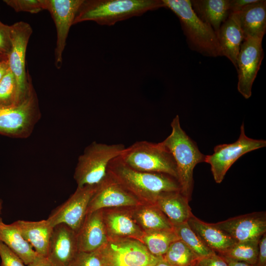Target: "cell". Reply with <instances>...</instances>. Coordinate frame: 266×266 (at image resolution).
<instances>
[{"instance_id":"6da1fadb","label":"cell","mask_w":266,"mask_h":266,"mask_svg":"<svg viewBox=\"0 0 266 266\" xmlns=\"http://www.w3.org/2000/svg\"><path fill=\"white\" fill-rule=\"evenodd\" d=\"M107 173L143 203L154 204L166 194L181 192L175 178L164 173L134 170L124 164L118 157L110 161Z\"/></svg>"},{"instance_id":"7a4b0ae2","label":"cell","mask_w":266,"mask_h":266,"mask_svg":"<svg viewBox=\"0 0 266 266\" xmlns=\"http://www.w3.org/2000/svg\"><path fill=\"white\" fill-rule=\"evenodd\" d=\"M163 7V0H83L73 25L92 21L100 25L110 26Z\"/></svg>"},{"instance_id":"3957f363","label":"cell","mask_w":266,"mask_h":266,"mask_svg":"<svg viewBox=\"0 0 266 266\" xmlns=\"http://www.w3.org/2000/svg\"><path fill=\"white\" fill-rule=\"evenodd\" d=\"M170 126L171 133L162 143L170 152L175 163L181 193L190 200L194 187V169L199 163L204 162L206 155L200 151L196 143L182 129L178 115Z\"/></svg>"},{"instance_id":"277c9868","label":"cell","mask_w":266,"mask_h":266,"mask_svg":"<svg viewBox=\"0 0 266 266\" xmlns=\"http://www.w3.org/2000/svg\"><path fill=\"white\" fill-rule=\"evenodd\" d=\"M164 7L178 17L187 43L192 50L210 57L223 56L217 33L200 20L193 10L190 0H163Z\"/></svg>"},{"instance_id":"5b68a950","label":"cell","mask_w":266,"mask_h":266,"mask_svg":"<svg viewBox=\"0 0 266 266\" xmlns=\"http://www.w3.org/2000/svg\"><path fill=\"white\" fill-rule=\"evenodd\" d=\"M118 157L126 166L134 170L164 173L177 180L174 160L162 142L136 141L125 148Z\"/></svg>"},{"instance_id":"8992f818","label":"cell","mask_w":266,"mask_h":266,"mask_svg":"<svg viewBox=\"0 0 266 266\" xmlns=\"http://www.w3.org/2000/svg\"><path fill=\"white\" fill-rule=\"evenodd\" d=\"M123 144H107L94 141L78 159L73 177L77 187L97 185L106 176L110 161L125 148Z\"/></svg>"},{"instance_id":"52a82bcc","label":"cell","mask_w":266,"mask_h":266,"mask_svg":"<svg viewBox=\"0 0 266 266\" xmlns=\"http://www.w3.org/2000/svg\"><path fill=\"white\" fill-rule=\"evenodd\" d=\"M11 49L8 56L9 68L16 82V104H20L32 90L30 76L26 70L27 47L33 29L29 24L23 21L10 26Z\"/></svg>"},{"instance_id":"ba28073f","label":"cell","mask_w":266,"mask_h":266,"mask_svg":"<svg viewBox=\"0 0 266 266\" xmlns=\"http://www.w3.org/2000/svg\"><path fill=\"white\" fill-rule=\"evenodd\" d=\"M100 251L106 266H155L159 259L138 239H109Z\"/></svg>"},{"instance_id":"9c48e42d","label":"cell","mask_w":266,"mask_h":266,"mask_svg":"<svg viewBox=\"0 0 266 266\" xmlns=\"http://www.w3.org/2000/svg\"><path fill=\"white\" fill-rule=\"evenodd\" d=\"M266 146V141L248 137L244 123L240 127L238 138L234 142L216 145L212 155H206L204 162L211 166L215 181L220 183L230 167L240 157L247 153Z\"/></svg>"},{"instance_id":"30bf717a","label":"cell","mask_w":266,"mask_h":266,"mask_svg":"<svg viewBox=\"0 0 266 266\" xmlns=\"http://www.w3.org/2000/svg\"><path fill=\"white\" fill-rule=\"evenodd\" d=\"M39 114L33 88L20 104L0 108V134L13 137L30 135Z\"/></svg>"},{"instance_id":"8fae6325","label":"cell","mask_w":266,"mask_h":266,"mask_svg":"<svg viewBox=\"0 0 266 266\" xmlns=\"http://www.w3.org/2000/svg\"><path fill=\"white\" fill-rule=\"evenodd\" d=\"M97 185L77 187L66 201L52 211L47 220L53 227L59 224H65L77 233L86 217Z\"/></svg>"},{"instance_id":"7c38bea8","label":"cell","mask_w":266,"mask_h":266,"mask_svg":"<svg viewBox=\"0 0 266 266\" xmlns=\"http://www.w3.org/2000/svg\"><path fill=\"white\" fill-rule=\"evenodd\" d=\"M262 40L248 38L242 42L237 56V90L246 99L252 95V88L264 58Z\"/></svg>"},{"instance_id":"4fadbf2b","label":"cell","mask_w":266,"mask_h":266,"mask_svg":"<svg viewBox=\"0 0 266 266\" xmlns=\"http://www.w3.org/2000/svg\"><path fill=\"white\" fill-rule=\"evenodd\" d=\"M43 10L49 12L54 22L57 33L55 49V65L60 68L62 54L71 26L83 0H41Z\"/></svg>"},{"instance_id":"5bb4252c","label":"cell","mask_w":266,"mask_h":266,"mask_svg":"<svg viewBox=\"0 0 266 266\" xmlns=\"http://www.w3.org/2000/svg\"><path fill=\"white\" fill-rule=\"evenodd\" d=\"M142 203L108 173L96 186L87 214L106 208L132 207Z\"/></svg>"},{"instance_id":"9a60e30c","label":"cell","mask_w":266,"mask_h":266,"mask_svg":"<svg viewBox=\"0 0 266 266\" xmlns=\"http://www.w3.org/2000/svg\"><path fill=\"white\" fill-rule=\"evenodd\" d=\"M212 225L226 233L235 242L259 240L266 233V215L265 212H253Z\"/></svg>"},{"instance_id":"2e32d148","label":"cell","mask_w":266,"mask_h":266,"mask_svg":"<svg viewBox=\"0 0 266 266\" xmlns=\"http://www.w3.org/2000/svg\"><path fill=\"white\" fill-rule=\"evenodd\" d=\"M77 233L65 224L53 227L47 258L54 266H70L79 253Z\"/></svg>"},{"instance_id":"e0dca14e","label":"cell","mask_w":266,"mask_h":266,"mask_svg":"<svg viewBox=\"0 0 266 266\" xmlns=\"http://www.w3.org/2000/svg\"><path fill=\"white\" fill-rule=\"evenodd\" d=\"M102 216L108 239L131 238L139 240L144 233L133 219L130 207L103 209Z\"/></svg>"},{"instance_id":"ac0fdd59","label":"cell","mask_w":266,"mask_h":266,"mask_svg":"<svg viewBox=\"0 0 266 266\" xmlns=\"http://www.w3.org/2000/svg\"><path fill=\"white\" fill-rule=\"evenodd\" d=\"M77 233L79 252H92L100 249L108 241L104 225L102 209L86 214Z\"/></svg>"},{"instance_id":"d6986e66","label":"cell","mask_w":266,"mask_h":266,"mask_svg":"<svg viewBox=\"0 0 266 266\" xmlns=\"http://www.w3.org/2000/svg\"><path fill=\"white\" fill-rule=\"evenodd\" d=\"M216 33L223 56L236 68L237 56L244 40L237 12H230Z\"/></svg>"},{"instance_id":"ffe728a7","label":"cell","mask_w":266,"mask_h":266,"mask_svg":"<svg viewBox=\"0 0 266 266\" xmlns=\"http://www.w3.org/2000/svg\"><path fill=\"white\" fill-rule=\"evenodd\" d=\"M12 224L18 229L38 255L47 257L53 229V227L47 219L38 221L19 220Z\"/></svg>"},{"instance_id":"44dd1931","label":"cell","mask_w":266,"mask_h":266,"mask_svg":"<svg viewBox=\"0 0 266 266\" xmlns=\"http://www.w3.org/2000/svg\"><path fill=\"white\" fill-rule=\"evenodd\" d=\"M237 13L244 39H263L266 31V0H257Z\"/></svg>"},{"instance_id":"7402d4cb","label":"cell","mask_w":266,"mask_h":266,"mask_svg":"<svg viewBox=\"0 0 266 266\" xmlns=\"http://www.w3.org/2000/svg\"><path fill=\"white\" fill-rule=\"evenodd\" d=\"M187 222L204 244L219 255L224 253L236 242L212 224L204 222L193 214Z\"/></svg>"},{"instance_id":"603a6c76","label":"cell","mask_w":266,"mask_h":266,"mask_svg":"<svg viewBox=\"0 0 266 266\" xmlns=\"http://www.w3.org/2000/svg\"><path fill=\"white\" fill-rule=\"evenodd\" d=\"M192 7L198 17L217 33L229 16V0H192Z\"/></svg>"},{"instance_id":"cb8c5ba5","label":"cell","mask_w":266,"mask_h":266,"mask_svg":"<svg viewBox=\"0 0 266 266\" xmlns=\"http://www.w3.org/2000/svg\"><path fill=\"white\" fill-rule=\"evenodd\" d=\"M189 201V200L179 191L161 196L154 204L174 226L187 222L193 215Z\"/></svg>"},{"instance_id":"d4e9b609","label":"cell","mask_w":266,"mask_h":266,"mask_svg":"<svg viewBox=\"0 0 266 266\" xmlns=\"http://www.w3.org/2000/svg\"><path fill=\"white\" fill-rule=\"evenodd\" d=\"M0 241L4 243L25 265L33 262L38 256L33 246L12 224H5L0 218Z\"/></svg>"},{"instance_id":"484cf974","label":"cell","mask_w":266,"mask_h":266,"mask_svg":"<svg viewBox=\"0 0 266 266\" xmlns=\"http://www.w3.org/2000/svg\"><path fill=\"white\" fill-rule=\"evenodd\" d=\"M130 210L135 221L144 233L173 228L167 218L154 204L142 203L130 207Z\"/></svg>"},{"instance_id":"4316f807","label":"cell","mask_w":266,"mask_h":266,"mask_svg":"<svg viewBox=\"0 0 266 266\" xmlns=\"http://www.w3.org/2000/svg\"><path fill=\"white\" fill-rule=\"evenodd\" d=\"M178 239L172 228L144 233L138 240L152 255L161 258L166 254L170 244Z\"/></svg>"},{"instance_id":"83f0119b","label":"cell","mask_w":266,"mask_h":266,"mask_svg":"<svg viewBox=\"0 0 266 266\" xmlns=\"http://www.w3.org/2000/svg\"><path fill=\"white\" fill-rule=\"evenodd\" d=\"M259 241V239L236 242L226 251L219 255L226 259L255 266L258 255Z\"/></svg>"},{"instance_id":"f1b7e54d","label":"cell","mask_w":266,"mask_h":266,"mask_svg":"<svg viewBox=\"0 0 266 266\" xmlns=\"http://www.w3.org/2000/svg\"><path fill=\"white\" fill-rule=\"evenodd\" d=\"M163 259L172 266H195L199 258L180 239L172 242Z\"/></svg>"},{"instance_id":"f546056e","label":"cell","mask_w":266,"mask_h":266,"mask_svg":"<svg viewBox=\"0 0 266 266\" xmlns=\"http://www.w3.org/2000/svg\"><path fill=\"white\" fill-rule=\"evenodd\" d=\"M173 230L179 239L192 249L199 259L215 253L204 244L187 222L173 226Z\"/></svg>"},{"instance_id":"4dcf8cb0","label":"cell","mask_w":266,"mask_h":266,"mask_svg":"<svg viewBox=\"0 0 266 266\" xmlns=\"http://www.w3.org/2000/svg\"><path fill=\"white\" fill-rule=\"evenodd\" d=\"M16 82L9 69L0 82V108L17 105Z\"/></svg>"},{"instance_id":"1f68e13d","label":"cell","mask_w":266,"mask_h":266,"mask_svg":"<svg viewBox=\"0 0 266 266\" xmlns=\"http://www.w3.org/2000/svg\"><path fill=\"white\" fill-rule=\"evenodd\" d=\"M70 266H106L100 250L79 252Z\"/></svg>"},{"instance_id":"d6a6232c","label":"cell","mask_w":266,"mask_h":266,"mask_svg":"<svg viewBox=\"0 0 266 266\" xmlns=\"http://www.w3.org/2000/svg\"><path fill=\"white\" fill-rule=\"evenodd\" d=\"M3 1L17 12L37 13L43 10L41 0H3Z\"/></svg>"},{"instance_id":"836d02e7","label":"cell","mask_w":266,"mask_h":266,"mask_svg":"<svg viewBox=\"0 0 266 266\" xmlns=\"http://www.w3.org/2000/svg\"><path fill=\"white\" fill-rule=\"evenodd\" d=\"M0 266H25V265L13 252L0 241Z\"/></svg>"},{"instance_id":"e575fe53","label":"cell","mask_w":266,"mask_h":266,"mask_svg":"<svg viewBox=\"0 0 266 266\" xmlns=\"http://www.w3.org/2000/svg\"><path fill=\"white\" fill-rule=\"evenodd\" d=\"M11 46L10 26L0 21V54L8 57Z\"/></svg>"},{"instance_id":"d590c367","label":"cell","mask_w":266,"mask_h":266,"mask_svg":"<svg viewBox=\"0 0 266 266\" xmlns=\"http://www.w3.org/2000/svg\"><path fill=\"white\" fill-rule=\"evenodd\" d=\"M196 266H229L225 259L214 253L211 255L200 258Z\"/></svg>"},{"instance_id":"8d00e7d4","label":"cell","mask_w":266,"mask_h":266,"mask_svg":"<svg viewBox=\"0 0 266 266\" xmlns=\"http://www.w3.org/2000/svg\"><path fill=\"white\" fill-rule=\"evenodd\" d=\"M255 266H266V233L259 239L258 255Z\"/></svg>"},{"instance_id":"74e56055","label":"cell","mask_w":266,"mask_h":266,"mask_svg":"<svg viewBox=\"0 0 266 266\" xmlns=\"http://www.w3.org/2000/svg\"><path fill=\"white\" fill-rule=\"evenodd\" d=\"M257 0H229L230 12H238L249 4L255 2Z\"/></svg>"},{"instance_id":"f35d334b","label":"cell","mask_w":266,"mask_h":266,"mask_svg":"<svg viewBox=\"0 0 266 266\" xmlns=\"http://www.w3.org/2000/svg\"><path fill=\"white\" fill-rule=\"evenodd\" d=\"M27 266H54L46 257L38 256Z\"/></svg>"},{"instance_id":"ab89813d","label":"cell","mask_w":266,"mask_h":266,"mask_svg":"<svg viewBox=\"0 0 266 266\" xmlns=\"http://www.w3.org/2000/svg\"><path fill=\"white\" fill-rule=\"evenodd\" d=\"M9 69L8 58L0 61V82Z\"/></svg>"},{"instance_id":"60d3db41","label":"cell","mask_w":266,"mask_h":266,"mask_svg":"<svg viewBox=\"0 0 266 266\" xmlns=\"http://www.w3.org/2000/svg\"><path fill=\"white\" fill-rule=\"evenodd\" d=\"M225 259V258H224ZM229 266H255L246 263L225 259Z\"/></svg>"},{"instance_id":"b9f144b4","label":"cell","mask_w":266,"mask_h":266,"mask_svg":"<svg viewBox=\"0 0 266 266\" xmlns=\"http://www.w3.org/2000/svg\"><path fill=\"white\" fill-rule=\"evenodd\" d=\"M155 266H172L166 261L163 257L161 258Z\"/></svg>"},{"instance_id":"7bdbcfd3","label":"cell","mask_w":266,"mask_h":266,"mask_svg":"<svg viewBox=\"0 0 266 266\" xmlns=\"http://www.w3.org/2000/svg\"><path fill=\"white\" fill-rule=\"evenodd\" d=\"M8 58V57L0 54V61Z\"/></svg>"},{"instance_id":"ee69618b","label":"cell","mask_w":266,"mask_h":266,"mask_svg":"<svg viewBox=\"0 0 266 266\" xmlns=\"http://www.w3.org/2000/svg\"><path fill=\"white\" fill-rule=\"evenodd\" d=\"M2 208V200H0V215Z\"/></svg>"},{"instance_id":"f6af8a7d","label":"cell","mask_w":266,"mask_h":266,"mask_svg":"<svg viewBox=\"0 0 266 266\" xmlns=\"http://www.w3.org/2000/svg\"><path fill=\"white\" fill-rule=\"evenodd\" d=\"M195 266H196V265Z\"/></svg>"}]
</instances>
